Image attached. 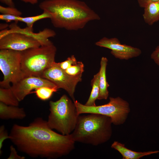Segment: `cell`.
I'll return each mask as SVG.
<instances>
[{
	"instance_id": "4316f807",
	"label": "cell",
	"mask_w": 159,
	"mask_h": 159,
	"mask_svg": "<svg viewBox=\"0 0 159 159\" xmlns=\"http://www.w3.org/2000/svg\"><path fill=\"white\" fill-rule=\"evenodd\" d=\"M139 6L143 8L147 4L149 3L159 1V0H137Z\"/></svg>"
},
{
	"instance_id": "603a6c76",
	"label": "cell",
	"mask_w": 159,
	"mask_h": 159,
	"mask_svg": "<svg viewBox=\"0 0 159 159\" xmlns=\"http://www.w3.org/2000/svg\"><path fill=\"white\" fill-rule=\"evenodd\" d=\"M10 137L8 134L7 131L5 129L4 125L1 126L0 127V153H2L1 149L3 143L4 141L7 139H10Z\"/></svg>"
},
{
	"instance_id": "5bb4252c",
	"label": "cell",
	"mask_w": 159,
	"mask_h": 159,
	"mask_svg": "<svg viewBox=\"0 0 159 159\" xmlns=\"http://www.w3.org/2000/svg\"><path fill=\"white\" fill-rule=\"evenodd\" d=\"M108 59L106 57H102L100 62L99 87L100 92L98 99L107 100L109 96L108 88L109 86L106 78V71Z\"/></svg>"
},
{
	"instance_id": "277c9868",
	"label": "cell",
	"mask_w": 159,
	"mask_h": 159,
	"mask_svg": "<svg viewBox=\"0 0 159 159\" xmlns=\"http://www.w3.org/2000/svg\"><path fill=\"white\" fill-rule=\"evenodd\" d=\"M49 105L50 113L47 121L49 127L63 135L71 134L80 115L74 102L64 94L56 101H50Z\"/></svg>"
},
{
	"instance_id": "83f0119b",
	"label": "cell",
	"mask_w": 159,
	"mask_h": 159,
	"mask_svg": "<svg viewBox=\"0 0 159 159\" xmlns=\"http://www.w3.org/2000/svg\"><path fill=\"white\" fill-rule=\"evenodd\" d=\"M2 3L7 5L8 6L14 7V3L12 0H0Z\"/></svg>"
},
{
	"instance_id": "d6986e66",
	"label": "cell",
	"mask_w": 159,
	"mask_h": 159,
	"mask_svg": "<svg viewBox=\"0 0 159 159\" xmlns=\"http://www.w3.org/2000/svg\"><path fill=\"white\" fill-rule=\"evenodd\" d=\"M56 87H43L35 90L34 92L37 97L42 100H46L49 99L53 93L58 90Z\"/></svg>"
},
{
	"instance_id": "6da1fadb",
	"label": "cell",
	"mask_w": 159,
	"mask_h": 159,
	"mask_svg": "<svg viewBox=\"0 0 159 159\" xmlns=\"http://www.w3.org/2000/svg\"><path fill=\"white\" fill-rule=\"evenodd\" d=\"M9 135L19 151L32 158L56 159L67 155L75 148V142L71 134L55 132L41 117L36 118L27 126L14 124Z\"/></svg>"
},
{
	"instance_id": "4fadbf2b",
	"label": "cell",
	"mask_w": 159,
	"mask_h": 159,
	"mask_svg": "<svg viewBox=\"0 0 159 159\" xmlns=\"http://www.w3.org/2000/svg\"><path fill=\"white\" fill-rule=\"evenodd\" d=\"M26 116L24 109L6 105L0 102V118L1 119H22Z\"/></svg>"
},
{
	"instance_id": "2e32d148",
	"label": "cell",
	"mask_w": 159,
	"mask_h": 159,
	"mask_svg": "<svg viewBox=\"0 0 159 159\" xmlns=\"http://www.w3.org/2000/svg\"><path fill=\"white\" fill-rule=\"evenodd\" d=\"M100 72H99L93 77L91 81L92 90L90 97L85 104L89 106H96L95 101L99 95L100 92L99 87Z\"/></svg>"
},
{
	"instance_id": "7c38bea8",
	"label": "cell",
	"mask_w": 159,
	"mask_h": 159,
	"mask_svg": "<svg viewBox=\"0 0 159 159\" xmlns=\"http://www.w3.org/2000/svg\"><path fill=\"white\" fill-rule=\"evenodd\" d=\"M112 148L119 152L122 157L123 159H139L146 156L158 153V150L138 152L130 150L126 147L124 144L117 141H115L111 145Z\"/></svg>"
},
{
	"instance_id": "f546056e",
	"label": "cell",
	"mask_w": 159,
	"mask_h": 159,
	"mask_svg": "<svg viewBox=\"0 0 159 159\" xmlns=\"http://www.w3.org/2000/svg\"><path fill=\"white\" fill-rule=\"evenodd\" d=\"M8 26V24H1L0 25V29H3V30H4L5 28H6Z\"/></svg>"
},
{
	"instance_id": "cb8c5ba5",
	"label": "cell",
	"mask_w": 159,
	"mask_h": 159,
	"mask_svg": "<svg viewBox=\"0 0 159 159\" xmlns=\"http://www.w3.org/2000/svg\"><path fill=\"white\" fill-rule=\"evenodd\" d=\"M19 16L12 15L1 14L0 15V19L5 21L7 22L14 21L17 23L18 21V17Z\"/></svg>"
},
{
	"instance_id": "ffe728a7",
	"label": "cell",
	"mask_w": 159,
	"mask_h": 159,
	"mask_svg": "<svg viewBox=\"0 0 159 159\" xmlns=\"http://www.w3.org/2000/svg\"><path fill=\"white\" fill-rule=\"evenodd\" d=\"M84 65L82 62H77V64L73 65L65 70L68 74L72 76L82 75L84 71Z\"/></svg>"
},
{
	"instance_id": "484cf974",
	"label": "cell",
	"mask_w": 159,
	"mask_h": 159,
	"mask_svg": "<svg viewBox=\"0 0 159 159\" xmlns=\"http://www.w3.org/2000/svg\"><path fill=\"white\" fill-rule=\"evenodd\" d=\"M150 57L155 63L159 66V45L155 48L152 52Z\"/></svg>"
},
{
	"instance_id": "e0dca14e",
	"label": "cell",
	"mask_w": 159,
	"mask_h": 159,
	"mask_svg": "<svg viewBox=\"0 0 159 159\" xmlns=\"http://www.w3.org/2000/svg\"><path fill=\"white\" fill-rule=\"evenodd\" d=\"M0 102L6 105L18 106L19 101L10 88L0 87Z\"/></svg>"
},
{
	"instance_id": "7402d4cb",
	"label": "cell",
	"mask_w": 159,
	"mask_h": 159,
	"mask_svg": "<svg viewBox=\"0 0 159 159\" xmlns=\"http://www.w3.org/2000/svg\"><path fill=\"white\" fill-rule=\"evenodd\" d=\"M77 62L74 56L72 55L68 57L64 61L58 63L60 67L65 70L71 66L76 64Z\"/></svg>"
},
{
	"instance_id": "7a4b0ae2",
	"label": "cell",
	"mask_w": 159,
	"mask_h": 159,
	"mask_svg": "<svg viewBox=\"0 0 159 159\" xmlns=\"http://www.w3.org/2000/svg\"><path fill=\"white\" fill-rule=\"evenodd\" d=\"M39 7L50 14L55 27L68 30L81 29L89 22L100 19L85 2L79 0H45Z\"/></svg>"
},
{
	"instance_id": "8fae6325",
	"label": "cell",
	"mask_w": 159,
	"mask_h": 159,
	"mask_svg": "<svg viewBox=\"0 0 159 159\" xmlns=\"http://www.w3.org/2000/svg\"><path fill=\"white\" fill-rule=\"evenodd\" d=\"M97 46L111 49L110 53L115 58L120 60H128L138 57L142 53L140 49L122 44L116 37H103L95 43Z\"/></svg>"
},
{
	"instance_id": "44dd1931",
	"label": "cell",
	"mask_w": 159,
	"mask_h": 159,
	"mask_svg": "<svg viewBox=\"0 0 159 159\" xmlns=\"http://www.w3.org/2000/svg\"><path fill=\"white\" fill-rule=\"evenodd\" d=\"M0 12L2 14H6L20 16L22 13L14 7H5L0 6Z\"/></svg>"
},
{
	"instance_id": "f1b7e54d",
	"label": "cell",
	"mask_w": 159,
	"mask_h": 159,
	"mask_svg": "<svg viewBox=\"0 0 159 159\" xmlns=\"http://www.w3.org/2000/svg\"><path fill=\"white\" fill-rule=\"evenodd\" d=\"M22 1L25 3H29L34 4L37 3L38 0H21Z\"/></svg>"
},
{
	"instance_id": "d4e9b609",
	"label": "cell",
	"mask_w": 159,
	"mask_h": 159,
	"mask_svg": "<svg viewBox=\"0 0 159 159\" xmlns=\"http://www.w3.org/2000/svg\"><path fill=\"white\" fill-rule=\"evenodd\" d=\"M10 154L8 159H24L25 157L19 155L17 153L16 149L12 145L10 147Z\"/></svg>"
},
{
	"instance_id": "ac0fdd59",
	"label": "cell",
	"mask_w": 159,
	"mask_h": 159,
	"mask_svg": "<svg viewBox=\"0 0 159 159\" xmlns=\"http://www.w3.org/2000/svg\"><path fill=\"white\" fill-rule=\"evenodd\" d=\"M51 17V16L49 13L46 11H43L42 14L35 16L26 17L19 16L18 21L25 23L27 27L33 29V26L36 21L43 19H50Z\"/></svg>"
},
{
	"instance_id": "8992f818",
	"label": "cell",
	"mask_w": 159,
	"mask_h": 159,
	"mask_svg": "<svg viewBox=\"0 0 159 159\" xmlns=\"http://www.w3.org/2000/svg\"><path fill=\"white\" fill-rule=\"evenodd\" d=\"M74 102L79 115L92 113L106 116L110 117L112 124L116 125L124 124L130 111L129 102L119 97H110L108 103L98 106H87L76 100Z\"/></svg>"
},
{
	"instance_id": "ba28073f",
	"label": "cell",
	"mask_w": 159,
	"mask_h": 159,
	"mask_svg": "<svg viewBox=\"0 0 159 159\" xmlns=\"http://www.w3.org/2000/svg\"><path fill=\"white\" fill-rule=\"evenodd\" d=\"M82 75L72 76L67 74L55 62L43 73L41 77L47 79L55 84L59 89L65 90L74 102L76 85L82 80Z\"/></svg>"
},
{
	"instance_id": "3957f363",
	"label": "cell",
	"mask_w": 159,
	"mask_h": 159,
	"mask_svg": "<svg viewBox=\"0 0 159 159\" xmlns=\"http://www.w3.org/2000/svg\"><path fill=\"white\" fill-rule=\"evenodd\" d=\"M111 118L91 113L79 115L75 128L70 134L75 142L97 146L110 139L112 134Z\"/></svg>"
},
{
	"instance_id": "9a60e30c",
	"label": "cell",
	"mask_w": 159,
	"mask_h": 159,
	"mask_svg": "<svg viewBox=\"0 0 159 159\" xmlns=\"http://www.w3.org/2000/svg\"><path fill=\"white\" fill-rule=\"evenodd\" d=\"M143 8V16L146 24L152 25L159 21V1L149 3Z\"/></svg>"
},
{
	"instance_id": "9c48e42d",
	"label": "cell",
	"mask_w": 159,
	"mask_h": 159,
	"mask_svg": "<svg viewBox=\"0 0 159 159\" xmlns=\"http://www.w3.org/2000/svg\"><path fill=\"white\" fill-rule=\"evenodd\" d=\"M41 45L36 37L24 32H0V49L22 51Z\"/></svg>"
},
{
	"instance_id": "5b68a950",
	"label": "cell",
	"mask_w": 159,
	"mask_h": 159,
	"mask_svg": "<svg viewBox=\"0 0 159 159\" xmlns=\"http://www.w3.org/2000/svg\"><path fill=\"white\" fill-rule=\"evenodd\" d=\"M57 51L52 43L21 51V68L25 76L41 77L55 62Z\"/></svg>"
},
{
	"instance_id": "30bf717a",
	"label": "cell",
	"mask_w": 159,
	"mask_h": 159,
	"mask_svg": "<svg viewBox=\"0 0 159 159\" xmlns=\"http://www.w3.org/2000/svg\"><path fill=\"white\" fill-rule=\"evenodd\" d=\"M12 84L10 88L19 102L32 93L33 90L43 87L58 88L55 84L48 80L34 76H25Z\"/></svg>"
},
{
	"instance_id": "52a82bcc",
	"label": "cell",
	"mask_w": 159,
	"mask_h": 159,
	"mask_svg": "<svg viewBox=\"0 0 159 159\" xmlns=\"http://www.w3.org/2000/svg\"><path fill=\"white\" fill-rule=\"evenodd\" d=\"M21 52L9 49H0V69L4 75L0 87L10 88L14 83L25 77L21 68Z\"/></svg>"
}]
</instances>
